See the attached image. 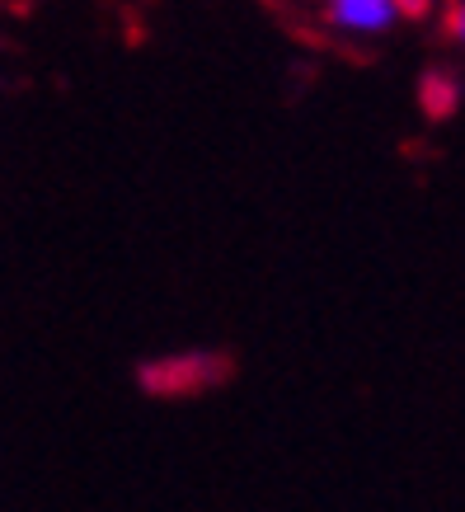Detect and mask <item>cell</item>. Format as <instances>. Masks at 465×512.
Returning <instances> with one entry per match:
<instances>
[{"label":"cell","instance_id":"obj_1","mask_svg":"<svg viewBox=\"0 0 465 512\" xmlns=\"http://www.w3.org/2000/svg\"><path fill=\"white\" fill-rule=\"evenodd\" d=\"M226 376V362L217 353H174L141 367V386L155 395H193L202 386H217Z\"/></svg>","mask_w":465,"mask_h":512},{"label":"cell","instance_id":"obj_2","mask_svg":"<svg viewBox=\"0 0 465 512\" xmlns=\"http://www.w3.org/2000/svg\"><path fill=\"white\" fill-rule=\"evenodd\" d=\"M325 19L343 33H357V38H376L395 24V0H325Z\"/></svg>","mask_w":465,"mask_h":512},{"label":"cell","instance_id":"obj_3","mask_svg":"<svg viewBox=\"0 0 465 512\" xmlns=\"http://www.w3.org/2000/svg\"><path fill=\"white\" fill-rule=\"evenodd\" d=\"M419 104L428 118H451V113L461 109V85L451 71H428L419 80Z\"/></svg>","mask_w":465,"mask_h":512},{"label":"cell","instance_id":"obj_4","mask_svg":"<svg viewBox=\"0 0 465 512\" xmlns=\"http://www.w3.org/2000/svg\"><path fill=\"white\" fill-rule=\"evenodd\" d=\"M447 33L465 47V0H451V10H447Z\"/></svg>","mask_w":465,"mask_h":512},{"label":"cell","instance_id":"obj_5","mask_svg":"<svg viewBox=\"0 0 465 512\" xmlns=\"http://www.w3.org/2000/svg\"><path fill=\"white\" fill-rule=\"evenodd\" d=\"M433 10V0H395V15L400 19H423Z\"/></svg>","mask_w":465,"mask_h":512}]
</instances>
